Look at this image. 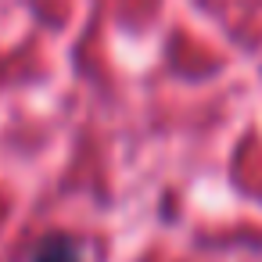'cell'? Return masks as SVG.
<instances>
[{
    "label": "cell",
    "instance_id": "1",
    "mask_svg": "<svg viewBox=\"0 0 262 262\" xmlns=\"http://www.w3.org/2000/svg\"><path fill=\"white\" fill-rule=\"evenodd\" d=\"M33 262H79V244L69 237H51V241H43V248L36 251Z\"/></svg>",
    "mask_w": 262,
    "mask_h": 262
}]
</instances>
